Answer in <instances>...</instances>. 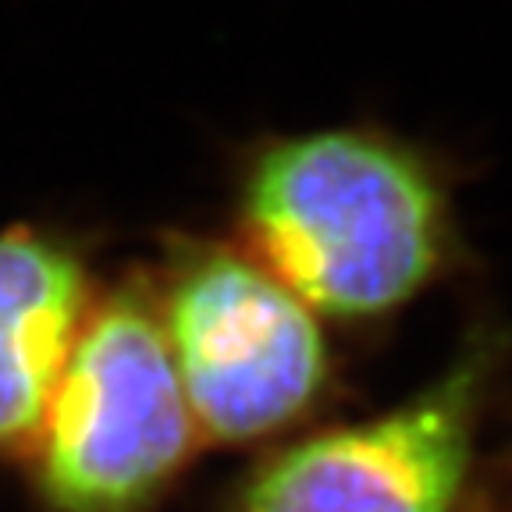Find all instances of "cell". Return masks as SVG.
Returning a JSON list of instances; mask_svg holds the SVG:
<instances>
[{
  "label": "cell",
  "instance_id": "6da1fadb",
  "mask_svg": "<svg viewBox=\"0 0 512 512\" xmlns=\"http://www.w3.org/2000/svg\"><path fill=\"white\" fill-rule=\"evenodd\" d=\"M256 260L310 310L381 317L434 278L445 196L406 146L370 132H313L256 157L242 192Z\"/></svg>",
  "mask_w": 512,
  "mask_h": 512
},
{
  "label": "cell",
  "instance_id": "7a4b0ae2",
  "mask_svg": "<svg viewBox=\"0 0 512 512\" xmlns=\"http://www.w3.org/2000/svg\"><path fill=\"white\" fill-rule=\"evenodd\" d=\"M196 441L160 310L139 292L100 303L75 338L36 445L54 509H146Z\"/></svg>",
  "mask_w": 512,
  "mask_h": 512
},
{
  "label": "cell",
  "instance_id": "3957f363",
  "mask_svg": "<svg viewBox=\"0 0 512 512\" xmlns=\"http://www.w3.org/2000/svg\"><path fill=\"white\" fill-rule=\"evenodd\" d=\"M160 320L200 438L239 445L274 434L324 388L328 345L317 317L256 256L192 246Z\"/></svg>",
  "mask_w": 512,
  "mask_h": 512
},
{
  "label": "cell",
  "instance_id": "277c9868",
  "mask_svg": "<svg viewBox=\"0 0 512 512\" xmlns=\"http://www.w3.org/2000/svg\"><path fill=\"white\" fill-rule=\"evenodd\" d=\"M477 409L480 363H463L392 413L281 448L235 512H456Z\"/></svg>",
  "mask_w": 512,
  "mask_h": 512
},
{
  "label": "cell",
  "instance_id": "5b68a950",
  "mask_svg": "<svg viewBox=\"0 0 512 512\" xmlns=\"http://www.w3.org/2000/svg\"><path fill=\"white\" fill-rule=\"evenodd\" d=\"M86 317L89 285L68 249L29 228L0 235V452H36Z\"/></svg>",
  "mask_w": 512,
  "mask_h": 512
}]
</instances>
